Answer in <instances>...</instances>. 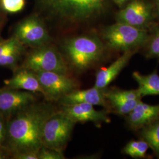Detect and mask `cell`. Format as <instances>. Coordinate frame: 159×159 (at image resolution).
Instances as JSON below:
<instances>
[{
	"instance_id": "obj_15",
	"label": "cell",
	"mask_w": 159,
	"mask_h": 159,
	"mask_svg": "<svg viewBox=\"0 0 159 159\" xmlns=\"http://www.w3.org/2000/svg\"><path fill=\"white\" fill-rule=\"evenodd\" d=\"M25 46L17 38L11 37L0 40V67L11 70L14 72L20 67Z\"/></svg>"
},
{
	"instance_id": "obj_25",
	"label": "cell",
	"mask_w": 159,
	"mask_h": 159,
	"mask_svg": "<svg viewBox=\"0 0 159 159\" xmlns=\"http://www.w3.org/2000/svg\"><path fill=\"white\" fill-rule=\"evenodd\" d=\"M39 152H24L12 154L11 158L14 159H39Z\"/></svg>"
},
{
	"instance_id": "obj_2",
	"label": "cell",
	"mask_w": 159,
	"mask_h": 159,
	"mask_svg": "<svg viewBox=\"0 0 159 159\" xmlns=\"http://www.w3.org/2000/svg\"><path fill=\"white\" fill-rule=\"evenodd\" d=\"M41 10L60 21L75 24L100 14L106 0H36Z\"/></svg>"
},
{
	"instance_id": "obj_8",
	"label": "cell",
	"mask_w": 159,
	"mask_h": 159,
	"mask_svg": "<svg viewBox=\"0 0 159 159\" xmlns=\"http://www.w3.org/2000/svg\"><path fill=\"white\" fill-rule=\"evenodd\" d=\"M154 11L153 4L145 0H130L117 13L116 21L137 28L148 30L153 20Z\"/></svg>"
},
{
	"instance_id": "obj_16",
	"label": "cell",
	"mask_w": 159,
	"mask_h": 159,
	"mask_svg": "<svg viewBox=\"0 0 159 159\" xmlns=\"http://www.w3.org/2000/svg\"><path fill=\"white\" fill-rule=\"evenodd\" d=\"M6 87L23 91L39 93L44 95V91L36 73L30 70L19 67L13 72L11 78L4 81Z\"/></svg>"
},
{
	"instance_id": "obj_14",
	"label": "cell",
	"mask_w": 159,
	"mask_h": 159,
	"mask_svg": "<svg viewBox=\"0 0 159 159\" xmlns=\"http://www.w3.org/2000/svg\"><path fill=\"white\" fill-rule=\"evenodd\" d=\"M125 117L129 127L133 130H139L159 119V104L151 105L140 101Z\"/></svg>"
},
{
	"instance_id": "obj_12",
	"label": "cell",
	"mask_w": 159,
	"mask_h": 159,
	"mask_svg": "<svg viewBox=\"0 0 159 159\" xmlns=\"http://www.w3.org/2000/svg\"><path fill=\"white\" fill-rule=\"evenodd\" d=\"M104 95L110 108L120 116H127L141 101L142 97L136 90H104Z\"/></svg>"
},
{
	"instance_id": "obj_5",
	"label": "cell",
	"mask_w": 159,
	"mask_h": 159,
	"mask_svg": "<svg viewBox=\"0 0 159 159\" xmlns=\"http://www.w3.org/2000/svg\"><path fill=\"white\" fill-rule=\"evenodd\" d=\"M34 72L52 71L68 74L65 58L56 48L48 44L34 47L20 66Z\"/></svg>"
},
{
	"instance_id": "obj_22",
	"label": "cell",
	"mask_w": 159,
	"mask_h": 159,
	"mask_svg": "<svg viewBox=\"0 0 159 159\" xmlns=\"http://www.w3.org/2000/svg\"><path fill=\"white\" fill-rule=\"evenodd\" d=\"M39 159H64L63 152L42 146L38 153Z\"/></svg>"
},
{
	"instance_id": "obj_24",
	"label": "cell",
	"mask_w": 159,
	"mask_h": 159,
	"mask_svg": "<svg viewBox=\"0 0 159 159\" xmlns=\"http://www.w3.org/2000/svg\"><path fill=\"white\" fill-rule=\"evenodd\" d=\"M7 125V119L3 115L0 114V150H2L5 152L6 151L4 150V146L6 141Z\"/></svg>"
},
{
	"instance_id": "obj_26",
	"label": "cell",
	"mask_w": 159,
	"mask_h": 159,
	"mask_svg": "<svg viewBox=\"0 0 159 159\" xmlns=\"http://www.w3.org/2000/svg\"><path fill=\"white\" fill-rule=\"evenodd\" d=\"M114 2L120 7L124 6L125 4L128 3L130 0H113Z\"/></svg>"
},
{
	"instance_id": "obj_23",
	"label": "cell",
	"mask_w": 159,
	"mask_h": 159,
	"mask_svg": "<svg viewBox=\"0 0 159 159\" xmlns=\"http://www.w3.org/2000/svg\"><path fill=\"white\" fill-rule=\"evenodd\" d=\"M4 10L9 12H17L23 10L25 0H1Z\"/></svg>"
},
{
	"instance_id": "obj_20",
	"label": "cell",
	"mask_w": 159,
	"mask_h": 159,
	"mask_svg": "<svg viewBox=\"0 0 159 159\" xmlns=\"http://www.w3.org/2000/svg\"><path fill=\"white\" fill-rule=\"evenodd\" d=\"M149 148L148 143L143 139L131 140L126 144L123 148L122 153L133 158L142 159L146 157V153Z\"/></svg>"
},
{
	"instance_id": "obj_27",
	"label": "cell",
	"mask_w": 159,
	"mask_h": 159,
	"mask_svg": "<svg viewBox=\"0 0 159 159\" xmlns=\"http://www.w3.org/2000/svg\"><path fill=\"white\" fill-rule=\"evenodd\" d=\"M153 1L154 8L159 16V0H153Z\"/></svg>"
},
{
	"instance_id": "obj_7",
	"label": "cell",
	"mask_w": 159,
	"mask_h": 159,
	"mask_svg": "<svg viewBox=\"0 0 159 159\" xmlns=\"http://www.w3.org/2000/svg\"><path fill=\"white\" fill-rule=\"evenodd\" d=\"M35 73L43 89V96L49 101L59 100L67 94L78 89L77 81L68 74L52 71Z\"/></svg>"
},
{
	"instance_id": "obj_1",
	"label": "cell",
	"mask_w": 159,
	"mask_h": 159,
	"mask_svg": "<svg viewBox=\"0 0 159 159\" xmlns=\"http://www.w3.org/2000/svg\"><path fill=\"white\" fill-rule=\"evenodd\" d=\"M57 110L49 103L35 102L7 119L4 146L8 157L24 152H39L46 121Z\"/></svg>"
},
{
	"instance_id": "obj_28",
	"label": "cell",
	"mask_w": 159,
	"mask_h": 159,
	"mask_svg": "<svg viewBox=\"0 0 159 159\" xmlns=\"http://www.w3.org/2000/svg\"><path fill=\"white\" fill-rule=\"evenodd\" d=\"M8 156L6 152L2 150H0V159H4L7 158Z\"/></svg>"
},
{
	"instance_id": "obj_11",
	"label": "cell",
	"mask_w": 159,
	"mask_h": 159,
	"mask_svg": "<svg viewBox=\"0 0 159 159\" xmlns=\"http://www.w3.org/2000/svg\"><path fill=\"white\" fill-rule=\"evenodd\" d=\"M61 111L74 123L93 122L95 124L110 122L109 110H97L94 106L88 103H79L63 106Z\"/></svg>"
},
{
	"instance_id": "obj_21",
	"label": "cell",
	"mask_w": 159,
	"mask_h": 159,
	"mask_svg": "<svg viewBox=\"0 0 159 159\" xmlns=\"http://www.w3.org/2000/svg\"><path fill=\"white\" fill-rule=\"evenodd\" d=\"M144 47V55L148 58H159V27H153Z\"/></svg>"
},
{
	"instance_id": "obj_10",
	"label": "cell",
	"mask_w": 159,
	"mask_h": 159,
	"mask_svg": "<svg viewBox=\"0 0 159 159\" xmlns=\"http://www.w3.org/2000/svg\"><path fill=\"white\" fill-rule=\"evenodd\" d=\"M35 101L34 93L4 87L0 89V114L8 119Z\"/></svg>"
},
{
	"instance_id": "obj_9",
	"label": "cell",
	"mask_w": 159,
	"mask_h": 159,
	"mask_svg": "<svg viewBox=\"0 0 159 159\" xmlns=\"http://www.w3.org/2000/svg\"><path fill=\"white\" fill-rule=\"evenodd\" d=\"M14 35L24 46L37 47L47 44L50 40L44 23L37 16H30L18 23Z\"/></svg>"
},
{
	"instance_id": "obj_19",
	"label": "cell",
	"mask_w": 159,
	"mask_h": 159,
	"mask_svg": "<svg viewBox=\"0 0 159 159\" xmlns=\"http://www.w3.org/2000/svg\"><path fill=\"white\" fill-rule=\"evenodd\" d=\"M138 131L141 138L148 143L149 148L159 159V119Z\"/></svg>"
},
{
	"instance_id": "obj_6",
	"label": "cell",
	"mask_w": 159,
	"mask_h": 159,
	"mask_svg": "<svg viewBox=\"0 0 159 159\" xmlns=\"http://www.w3.org/2000/svg\"><path fill=\"white\" fill-rule=\"evenodd\" d=\"M75 124L61 110H57L44 125L43 146L63 152L71 138Z\"/></svg>"
},
{
	"instance_id": "obj_18",
	"label": "cell",
	"mask_w": 159,
	"mask_h": 159,
	"mask_svg": "<svg viewBox=\"0 0 159 159\" xmlns=\"http://www.w3.org/2000/svg\"><path fill=\"white\" fill-rule=\"evenodd\" d=\"M132 75L138 84L137 89L142 97L159 95V75L157 70L148 75L134 71Z\"/></svg>"
},
{
	"instance_id": "obj_4",
	"label": "cell",
	"mask_w": 159,
	"mask_h": 159,
	"mask_svg": "<svg viewBox=\"0 0 159 159\" xmlns=\"http://www.w3.org/2000/svg\"><path fill=\"white\" fill-rule=\"evenodd\" d=\"M149 36L148 30L120 22L105 27L102 31V39L108 47L123 52L143 47Z\"/></svg>"
},
{
	"instance_id": "obj_3",
	"label": "cell",
	"mask_w": 159,
	"mask_h": 159,
	"mask_svg": "<svg viewBox=\"0 0 159 159\" xmlns=\"http://www.w3.org/2000/svg\"><path fill=\"white\" fill-rule=\"evenodd\" d=\"M66 61L77 71H84L100 61L104 46L96 35H82L66 40L63 44Z\"/></svg>"
},
{
	"instance_id": "obj_13",
	"label": "cell",
	"mask_w": 159,
	"mask_h": 159,
	"mask_svg": "<svg viewBox=\"0 0 159 159\" xmlns=\"http://www.w3.org/2000/svg\"><path fill=\"white\" fill-rule=\"evenodd\" d=\"M104 90L98 89L94 86L85 90L76 89L62 97L58 102L63 106L88 103L93 106H100L110 110V106L104 95Z\"/></svg>"
},
{
	"instance_id": "obj_17",
	"label": "cell",
	"mask_w": 159,
	"mask_h": 159,
	"mask_svg": "<svg viewBox=\"0 0 159 159\" xmlns=\"http://www.w3.org/2000/svg\"><path fill=\"white\" fill-rule=\"evenodd\" d=\"M137 51V50L125 51L108 67L99 70L96 74L94 87L102 90L107 89L108 85L113 81L128 64L131 57Z\"/></svg>"
}]
</instances>
